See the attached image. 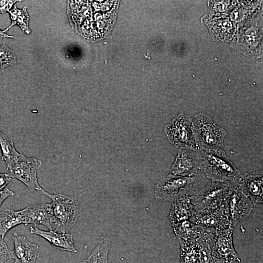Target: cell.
Wrapping results in <instances>:
<instances>
[{
  "label": "cell",
  "mask_w": 263,
  "mask_h": 263,
  "mask_svg": "<svg viewBox=\"0 0 263 263\" xmlns=\"http://www.w3.org/2000/svg\"><path fill=\"white\" fill-rule=\"evenodd\" d=\"M11 178L6 173L0 172V189L6 187V186L11 182Z\"/></svg>",
  "instance_id": "obj_29"
},
{
  "label": "cell",
  "mask_w": 263,
  "mask_h": 263,
  "mask_svg": "<svg viewBox=\"0 0 263 263\" xmlns=\"http://www.w3.org/2000/svg\"><path fill=\"white\" fill-rule=\"evenodd\" d=\"M198 152L199 169L212 182L238 183L241 172L223 149L198 150Z\"/></svg>",
  "instance_id": "obj_2"
},
{
  "label": "cell",
  "mask_w": 263,
  "mask_h": 263,
  "mask_svg": "<svg viewBox=\"0 0 263 263\" xmlns=\"http://www.w3.org/2000/svg\"><path fill=\"white\" fill-rule=\"evenodd\" d=\"M12 23L10 26L3 30L4 33L7 32L9 28L15 24H17L21 29L27 34L30 33L28 27L29 16L27 11V7H24L22 9H18L16 6L14 8L9 11Z\"/></svg>",
  "instance_id": "obj_24"
},
{
  "label": "cell",
  "mask_w": 263,
  "mask_h": 263,
  "mask_svg": "<svg viewBox=\"0 0 263 263\" xmlns=\"http://www.w3.org/2000/svg\"><path fill=\"white\" fill-rule=\"evenodd\" d=\"M192 119L188 115L179 114L164 128L169 141L177 148L196 149L191 131Z\"/></svg>",
  "instance_id": "obj_8"
},
{
  "label": "cell",
  "mask_w": 263,
  "mask_h": 263,
  "mask_svg": "<svg viewBox=\"0 0 263 263\" xmlns=\"http://www.w3.org/2000/svg\"><path fill=\"white\" fill-rule=\"evenodd\" d=\"M17 57L15 53L5 44L0 46V74L3 73L6 68L15 64Z\"/></svg>",
  "instance_id": "obj_25"
},
{
  "label": "cell",
  "mask_w": 263,
  "mask_h": 263,
  "mask_svg": "<svg viewBox=\"0 0 263 263\" xmlns=\"http://www.w3.org/2000/svg\"><path fill=\"white\" fill-rule=\"evenodd\" d=\"M42 165L40 160L29 157L22 153L18 160L5 169V173L11 178L19 180L25 185L31 191H41L37 172Z\"/></svg>",
  "instance_id": "obj_7"
},
{
  "label": "cell",
  "mask_w": 263,
  "mask_h": 263,
  "mask_svg": "<svg viewBox=\"0 0 263 263\" xmlns=\"http://www.w3.org/2000/svg\"><path fill=\"white\" fill-rule=\"evenodd\" d=\"M190 221L199 227L215 232L231 226L224 204L215 208L197 212Z\"/></svg>",
  "instance_id": "obj_10"
},
{
  "label": "cell",
  "mask_w": 263,
  "mask_h": 263,
  "mask_svg": "<svg viewBox=\"0 0 263 263\" xmlns=\"http://www.w3.org/2000/svg\"><path fill=\"white\" fill-rule=\"evenodd\" d=\"M235 184L212 182L191 195V202L197 212L217 208L222 205Z\"/></svg>",
  "instance_id": "obj_6"
},
{
  "label": "cell",
  "mask_w": 263,
  "mask_h": 263,
  "mask_svg": "<svg viewBox=\"0 0 263 263\" xmlns=\"http://www.w3.org/2000/svg\"><path fill=\"white\" fill-rule=\"evenodd\" d=\"M197 182L196 175L184 176L171 173L163 176L155 186L154 196L172 202L195 191Z\"/></svg>",
  "instance_id": "obj_5"
},
{
  "label": "cell",
  "mask_w": 263,
  "mask_h": 263,
  "mask_svg": "<svg viewBox=\"0 0 263 263\" xmlns=\"http://www.w3.org/2000/svg\"><path fill=\"white\" fill-rule=\"evenodd\" d=\"M17 263V262H16L15 261H14V263Z\"/></svg>",
  "instance_id": "obj_31"
},
{
  "label": "cell",
  "mask_w": 263,
  "mask_h": 263,
  "mask_svg": "<svg viewBox=\"0 0 263 263\" xmlns=\"http://www.w3.org/2000/svg\"><path fill=\"white\" fill-rule=\"evenodd\" d=\"M30 232L31 234H36L44 238L57 249L74 253L77 252L74 244L73 235L69 233H58L52 230H42L36 226H30Z\"/></svg>",
  "instance_id": "obj_17"
},
{
  "label": "cell",
  "mask_w": 263,
  "mask_h": 263,
  "mask_svg": "<svg viewBox=\"0 0 263 263\" xmlns=\"http://www.w3.org/2000/svg\"><path fill=\"white\" fill-rule=\"evenodd\" d=\"M174 232L179 241H195L198 234L199 227L190 220L172 225Z\"/></svg>",
  "instance_id": "obj_21"
},
{
  "label": "cell",
  "mask_w": 263,
  "mask_h": 263,
  "mask_svg": "<svg viewBox=\"0 0 263 263\" xmlns=\"http://www.w3.org/2000/svg\"><path fill=\"white\" fill-rule=\"evenodd\" d=\"M191 194L183 196L172 202L169 213V220L172 225L190 220L196 214L191 202Z\"/></svg>",
  "instance_id": "obj_18"
},
{
  "label": "cell",
  "mask_w": 263,
  "mask_h": 263,
  "mask_svg": "<svg viewBox=\"0 0 263 263\" xmlns=\"http://www.w3.org/2000/svg\"><path fill=\"white\" fill-rule=\"evenodd\" d=\"M191 131L197 150L223 149L226 132L208 115L196 114L192 121Z\"/></svg>",
  "instance_id": "obj_4"
},
{
  "label": "cell",
  "mask_w": 263,
  "mask_h": 263,
  "mask_svg": "<svg viewBox=\"0 0 263 263\" xmlns=\"http://www.w3.org/2000/svg\"><path fill=\"white\" fill-rule=\"evenodd\" d=\"M0 148L1 151V160L9 167L16 162L21 153L15 149L13 141L0 131Z\"/></svg>",
  "instance_id": "obj_20"
},
{
  "label": "cell",
  "mask_w": 263,
  "mask_h": 263,
  "mask_svg": "<svg viewBox=\"0 0 263 263\" xmlns=\"http://www.w3.org/2000/svg\"><path fill=\"white\" fill-rule=\"evenodd\" d=\"M17 0H0V13L4 14L9 12L13 4Z\"/></svg>",
  "instance_id": "obj_27"
},
{
  "label": "cell",
  "mask_w": 263,
  "mask_h": 263,
  "mask_svg": "<svg viewBox=\"0 0 263 263\" xmlns=\"http://www.w3.org/2000/svg\"><path fill=\"white\" fill-rule=\"evenodd\" d=\"M15 192L9 189L7 187H5L2 189H0V207L3 202L8 197L14 196Z\"/></svg>",
  "instance_id": "obj_28"
},
{
  "label": "cell",
  "mask_w": 263,
  "mask_h": 263,
  "mask_svg": "<svg viewBox=\"0 0 263 263\" xmlns=\"http://www.w3.org/2000/svg\"><path fill=\"white\" fill-rule=\"evenodd\" d=\"M24 224L21 210L5 209L0 211V235L4 238L10 229L20 224Z\"/></svg>",
  "instance_id": "obj_19"
},
{
  "label": "cell",
  "mask_w": 263,
  "mask_h": 263,
  "mask_svg": "<svg viewBox=\"0 0 263 263\" xmlns=\"http://www.w3.org/2000/svg\"><path fill=\"white\" fill-rule=\"evenodd\" d=\"M198 227L199 230L195 243L198 248L199 263H223L216 258L214 252L215 231Z\"/></svg>",
  "instance_id": "obj_16"
},
{
  "label": "cell",
  "mask_w": 263,
  "mask_h": 263,
  "mask_svg": "<svg viewBox=\"0 0 263 263\" xmlns=\"http://www.w3.org/2000/svg\"><path fill=\"white\" fill-rule=\"evenodd\" d=\"M118 1H73L70 15L75 26L83 37L94 41L104 38L115 22Z\"/></svg>",
  "instance_id": "obj_1"
},
{
  "label": "cell",
  "mask_w": 263,
  "mask_h": 263,
  "mask_svg": "<svg viewBox=\"0 0 263 263\" xmlns=\"http://www.w3.org/2000/svg\"><path fill=\"white\" fill-rule=\"evenodd\" d=\"M223 204L232 227L245 220L254 207L250 199L241 189L238 183L234 185Z\"/></svg>",
  "instance_id": "obj_9"
},
{
  "label": "cell",
  "mask_w": 263,
  "mask_h": 263,
  "mask_svg": "<svg viewBox=\"0 0 263 263\" xmlns=\"http://www.w3.org/2000/svg\"><path fill=\"white\" fill-rule=\"evenodd\" d=\"M24 220V225L29 224L37 226L42 225L52 230L53 217L50 204L46 202L30 205L21 209Z\"/></svg>",
  "instance_id": "obj_13"
},
{
  "label": "cell",
  "mask_w": 263,
  "mask_h": 263,
  "mask_svg": "<svg viewBox=\"0 0 263 263\" xmlns=\"http://www.w3.org/2000/svg\"><path fill=\"white\" fill-rule=\"evenodd\" d=\"M233 228L215 232L214 248L216 258L223 263L240 262L238 255L235 250L233 242Z\"/></svg>",
  "instance_id": "obj_11"
},
{
  "label": "cell",
  "mask_w": 263,
  "mask_h": 263,
  "mask_svg": "<svg viewBox=\"0 0 263 263\" xmlns=\"http://www.w3.org/2000/svg\"><path fill=\"white\" fill-rule=\"evenodd\" d=\"M180 263H199V253L195 241H179Z\"/></svg>",
  "instance_id": "obj_23"
},
{
  "label": "cell",
  "mask_w": 263,
  "mask_h": 263,
  "mask_svg": "<svg viewBox=\"0 0 263 263\" xmlns=\"http://www.w3.org/2000/svg\"><path fill=\"white\" fill-rule=\"evenodd\" d=\"M40 192L52 201L50 203L53 217L52 230L69 233L79 215L77 198L55 192L50 193L43 189Z\"/></svg>",
  "instance_id": "obj_3"
},
{
  "label": "cell",
  "mask_w": 263,
  "mask_h": 263,
  "mask_svg": "<svg viewBox=\"0 0 263 263\" xmlns=\"http://www.w3.org/2000/svg\"><path fill=\"white\" fill-rule=\"evenodd\" d=\"M12 239L13 259L17 263H35L39 257V246L30 242L26 237L15 232Z\"/></svg>",
  "instance_id": "obj_15"
},
{
  "label": "cell",
  "mask_w": 263,
  "mask_h": 263,
  "mask_svg": "<svg viewBox=\"0 0 263 263\" xmlns=\"http://www.w3.org/2000/svg\"><path fill=\"white\" fill-rule=\"evenodd\" d=\"M14 37L12 36L8 35L0 30V39L3 38H13Z\"/></svg>",
  "instance_id": "obj_30"
},
{
  "label": "cell",
  "mask_w": 263,
  "mask_h": 263,
  "mask_svg": "<svg viewBox=\"0 0 263 263\" xmlns=\"http://www.w3.org/2000/svg\"><path fill=\"white\" fill-rule=\"evenodd\" d=\"M111 242L107 237L99 241L89 257L81 263H108Z\"/></svg>",
  "instance_id": "obj_22"
},
{
  "label": "cell",
  "mask_w": 263,
  "mask_h": 263,
  "mask_svg": "<svg viewBox=\"0 0 263 263\" xmlns=\"http://www.w3.org/2000/svg\"><path fill=\"white\" fill-rule=\"evenodd\" d=\"M12 259V250L8 248L0 235V263H10Z\"/></svg>",
  "instance_id": "obj_26"
},
{
  "label": "cell",
  "mask_w": 263,
  "mask_h": 263,
  "mask_svg": "<svg viewBox=\"0 0 263 263\" xmlns=\"http://www.w3.org/2000/svg\"><path fill=\"white\" fill-rule=\"evenodd\" d=\"M263 176L261 172L254 171L242 175L238 186L252 202L254 206L263 201Z\"/></svg>",
  "instance_id": "obj_14"
},
{
  "label": "cell",
  "mask_w": 263,
  "mask_h": 263,
  "mask_svg": "<svg viewBox=\"0 0 263 263\" xmlns=\"http://www.w3.org/2000/svg\"><path fill=\"white\" fill-rule=\"evenodd\" d=\"M199 152L197 149L181 148L171 169V173L184 176H193L199 169Z\"/></svg>",
  "instance_id": "obj_12"
}]
</instances>
